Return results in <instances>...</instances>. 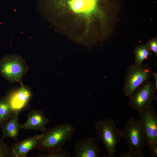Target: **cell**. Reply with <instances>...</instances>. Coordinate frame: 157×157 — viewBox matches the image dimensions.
Listing matches in <instances>:
<instances>
[{
  "label": "cell",
  "mask_w": 157,
  "mask_h": 157,
  "mask_svg": "<svg viewBox=\"0 0 157 157\" xmlns=\"http://www.w3.org/2000/svg\"><path fill=\"white\" fill-rule=\"evenodd\" d=\"M49 119L45 115L43 111L38 110L31 111L27 115V120L24 124H21L20 129L26 130L40 131L42 132L46 128L45 126Z\"/></svg>",
  "instance_id": "cell-11"
},
{
  "label": "cell",
  "mask_w": 157,
  "mask_h": 157,
  "mask_svg": "<svg viewBox=\"0 0 157 157\" xmlns=\"http://www.w3.org/2000/svg\"><path fill=\"white\" fill-rule=\"evenodd\" d=\"M120 157H145L146 156L142 152H136L129 151L127 152L120 153Z\"/></svg>",
  "instance_id": "cell-18"
},
{
  "label": "cell",
  "mask_w": 157,
  "mask_h": 157,
  "mask_svg": "<svg viewBox=\"0 0 157 157\" xmlns=\"http://www.w3.org/2000/svg\"><path fill=\"white\" fill-rule=\"evenodd\" d=\"M149 49L153 51L157 56V40L156 38L153 39L148 41L146 44Z\"/></svg>",
  "instance_id": "cell-19"
},
{
  "label": "cell",
  "mask_w": 157,
  "mask_h": 157,
  "mask_svg": "<svg viewBox=\"0 0 157 157\" xmlns=\"http://www.w3.org/2000/svg\"><path fill=\"white\" fill-rule=\"evenodd\" d=\"M152 68L147 64L135 63L127 67L123 89L124 95L129 98L134 92L152 76Z\"/></svg>",
  "instance_id": "cell-5"
},
{
  "label": "cell",
  "mask_w": 157,
  "mask_h": 157,
  "mask_svg": "<svg viewBox=\"0 0 157 157\" xmlns=\"http://www.w3.org/2000/svg\"><path fill=\"white\" fill-rule=\"evenodd\" d=\"M94 129L97 138L102 141L108 153L107 157H115L117 145L121 138H123L122 131L119 130L114 121L106 118L97 122Z\"/></svg>",
  "instance_id": "cell-3"
},
{
  "label": "cell",
  "mask_w": 157,
  "mask_h": 157,
  "mask_svg": "<svg viewBox=\"0 0 157 157\" xmlns=\"http://www.w3.org/2000/svg\"><path fill=\"white\" fill-rule=\"evenodd\" d=\"M123 138L129 151L142 152L146 146L145 134L139 119L131 117L125 124L122 131Z\"/></svg>",
  "instance_id": "cell-6"
},
{
  "label": "cell",
  "mask_w": 157,
  "mask_h": 157,
  "mask_svg": "<svg viewBox=\"0 0 157 157\" xmlns=\"http://www.w3.org/2000/svg\"><path fill=\"white\" fill-rule=\"evenodd\" d=\"M32 96L31 90L22 84L17 90L9 93L6 97L12 108L17 113L20 112L26 108Z\"/></svg>",
  "instance_id": "cell-9"
},
{
  "label": "cell",
  "mask_w": 157,
  "mask_h": 157,
  "mask_svg": "<svg viewBox=\"0 0 157 157\" xmlns=\"http://www.w3.org/2000/svg\"><path fill=\"white\" fill-rule=\"evenodd\" d=\"M152 76L154 77L155 79V84L156 87L157 88V73L156 72H153Z\"/></svg>",
  "instance_id": "cell-21"
},
{
  "label": "cell",
  "mask_w": 157,
  "mask_h": 157,
  "mask_svg": "<svg viewBox=\"0 0 157 157\" xmlns=\"http://www.w3.org/2000/svg\"><path fill=\"white\" fill-rule=\"evenodd\" d=\"M4 140L0 139V157H13L11 147Z\"/></svg>",
  "instance_id": "cell-17"
},
{
  "label": "cell",
  "mask_w": 157,
  "mask_h": 157,
  "mask_svg": "<svg viewBox=\"0 0 157 157\" xmlns=\"http://www.w3.org/2000/svg\"><path fill=\"white\" fill-rule=\"evenodd\" d=\"M157 88L154 83L149 80L143 83L129 98L128 106L138 112L144 110L154 100H157Z\"/></svg>",
  "instance_id": "cell-7"
},
{
  "label": "cell",
  "mask_w": 157,
  "mask_h": 157,
  "mask_svg": "<svg viewBox=\"0 0 157 157\" xmlns=\"http://www.w3.org/2000/svg\"><path fill=\"white\" fill-rule=\"evenodd\" d=\"M149 149L152 156L155 157L157 156V144L149 146Z\"/></svg>",
  "instance_id": "cell-20"
},
{
  "label": "cell",
  "mask_w": 157,
  "mask_h": 157,
  "mask_svg": "<svg viewBox=\"0 0 157 157\" xmlns=\"http://www.w3.org/2000/svg\"><path fill=\"white\" fill-rule=\"evenodd\" d=\"M19 115L17 114L1 127V138H10L16 141L18 140L21 124L19 120Z\"/></svg>",
  "instance_id": "cell-13"
},
{
  "label": "cell",
  "mask_w": 157,
  "mask_h": 157,
  "mask_svg": "<svg viewBox=\"0 0 157 157\" xmlns=\"http://www.w3.org/2000/svg\"><path fill=\"white\" fill-rule=\"evenodd\" d=\"M99 0H42L45 17L60 32L82 43L93 40L98 28L105 27L107 13Z\"/></svg>",
  "instance_id": "cell-1"
},
{
  "label": "cell",
  "mask_w": 157,
  "mask_h": 157,
  "mask_svg": "<svg viewBox=\"0 0 157 157\" xmlns=\"http://www.w3.org/2000/svg\"><path fill=\"white\" fill-rule=\"evenodd\" d=\"M17 114L11 107L6 97L0 98V127Z\"/></svg>",
  "instance_id": "cell-14"
},
{
  "label": "cell",
  "mask_w": 157,
  "mask_h": 157,
  "mask_svg": "<svg viewBox=\"0 0 157 157\" xmlns=\"http://www.w3.org/2000/svg\"><path fill=\"white\" fill-rule=\"evenodd\" d=\"M138 113L145 134L146 146L157 144V113L152 104Z\"/></svg>",
  "instance_id": "cell-8"
},
{
  "label": "cell",
  "mask_w": 157,
  "mask_h": 157,
  "mask_svg": "<svg viewBox=\"0 0 157 157\" xmlns=\"http://www.w3.org/2000/svg\"><path fill=\"white\" fill-rule=\"evenodd\" d=\"M75 129L68 123L61 124L42 132L34 149L41 152L62 148L72 140Z\"/></svg>",
  "instance_id": "cell-2"
},
{
  "label": "cell",
  "mask_w": 157,
  "mask_h": 157,
  "mask_svg": "<svg viewBox=\"0 0 157 157\" xmlns=\"http://www.w3.org/2000/svg\"><path fill=\"white\" fill-rule=\"evenodd\" d=\"M133 52L135 54V63L138 65L142 64L144 60L152 54L151 51L145 44L136 47Z\"/></svg>",
  "instance_id": "cell-15"
},
{
  "label": "cell",
  "mask_w": 157,
  "mask_h": 157,
  "mask_svg": "<svg viewBox=\"0 0 157 157\" xmlns=\"http://www.w3.org/2000/svg\"><path fill=\"white\" fill-rule=\"evenodd\" d=\"M39 157H70L69 152L63 149L62 148L48 151L47 154H40Z\"/></svg>",
  "instance_id": "cell-16"
},
{
  "label": "cell",
  "mask_w": 157,
  "mask_h": 157,
  "mask_svg": "<svg viewBox=\"0 0 157 157\" xmlns=\"http://www.w3.org/2000/svg\"><path fill=\"white\" fill-rule=\"evenodd\" d=\"M28 70L25 59L19 55H6L0 59V74L10 83H22Z\"/></svg>",
  "instance_id": "cell-4"
},
{
  "label": "cell",
  "mask_w": 157,
  "mask_h": 157,
  "mask_svg": "<svg viewBox=\"0 0 157 157\" xmlns=\"http://www.w3.org/2000/svg\"><path fill=\"white\" fill-rule=\"evenodd\" d=\"M74 157H99L101 151L97 139L93 137L78 140L74 147Z\"/></svg>",
  "instance_id": "cell-10"
},
{
  "label": "cell",
  "mask_w": 157,
  "mask_h": 157,
  "mask_svg": "<svg viewBox=\"0 0 157 157\" xmlns=\"http://www.w3.org/2000/svg\"><path fill=\"white\" fill-rule=\"evenodd\" d=\"M40 135L36 134L12 144L11 148L13 157H26L30 151L35 149Z\"/></svg>",
  "instance_id": "cell-12"
}]
</instances>
